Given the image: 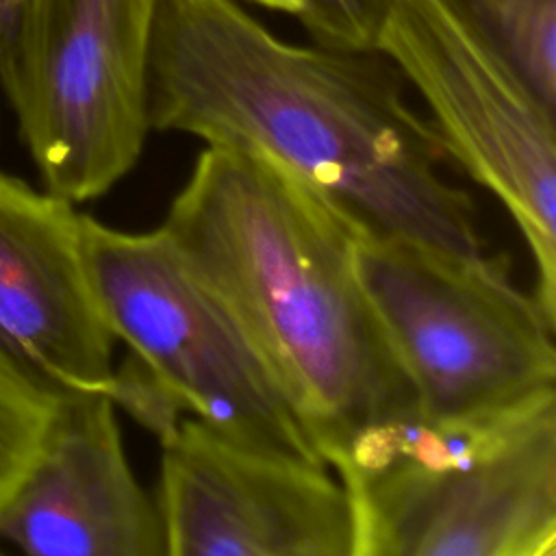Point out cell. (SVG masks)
Instances as JSON below:
<instances>
[{"mask_svg": "<svg viewBox=\"0 0 556 556\" xmlns=\"http://www.w3.org/2000/svg\"><path fill=\"white\" fill-rule=\"evenodd\" d=\"M378 48L282 41L237 0H159L148 122L282 165L363 230L482 252L473 198Z\"/></svg>", "mask_w": 556, "mask_h": 556, "instance_id": "cell-1", "label": "cell"}, {"mask_svg": "<svg viewBox=\"0 0 556 556\" xmlns=\"http://www.w3.org/2000/svg\"><path fill=\"white\" fill-rule=\"evenodd\" d=\"M161 228L252 339L326 467L380 465L419 417L356 274L363 228L235 146L198 154Z\"/></svg>", "mask_w": 556, "mask_h": 556, "instance_id": "cell-2", "label": "cell"}, {"mask_svg": "<svg viewBox=\"0 0 556 556\" xmlns=\"http://www.w3.org/2000/svg\"><path fill=\"white\" fill-rule=\"evenodd\" d=\"M354 265L421 421H489L556 395V319L508 254L361 230Z\"/></svg>", "mask_w": 556, "mask_h": 556, "instance_id": "cell-3", "label": "cell"}, {"mask_svg": "<svg viewBox=\"0 0 556 556\" xmlns=\"http://www.w3.org/2000/svg\"><path fill=\"white\" fill-rule=\"evenodd\" d=\"M341 482L354 556H556V395L489 421L419 419Z\"/></svg>", "mask_w": 556, "mask_h": 556, "instance_id": "cell-4", "label": "cell"}, {"mask_svg": "<svg viewBox=\"0 0 556 556\" xmlns=\"http://www.w3.org/2000/svg\"><path fill=\"white\" fill-rule=\"evenodd\" d=\"M83 254L115 341L182 413L258 452L326 465L278 378L167 232L83 213Z\"/></svg>", "mask_w": 556, "mask_h": 556, "instance_id": "cell-5", "label": "cell"}, {"mask_svg": "<svg viewBox=\"0 0 556 556\" xmlns=\"http://www.w3.org/2000/svg\"><path fill=\"white\" fill-rule=\"evenodd\" d=\"M159 0H28L0 87L46 191L89 202L139 161Z\"/></svg>", "mask_w": 556, "mask_h": 556, "instance_id": "cell-6", "label": "cell"}, {"mask_svg": "<svg viewBox=\"0 0 556 556\" xmlns=\"http://www.w3.org/2000/svg\"><path fill=\"white\" fill-rule=\"evenodd\" d=\"M378 50L428 104L447 159L510 213L532 256V295L556 319V111L447 0H393Z\"/></svg>", "mask_w": 556, "mask_h": 556, "instance_id": "cell-7", "label": "cell"}, {"mask_svg": "<svg viewBox=\"0 0 556 556\" xmlns=\"http://www.w3.org/2000/svg\"><path fill=\"white\" fill-rule=\"evenodd\" d=\"M159 441L167 556H354L352 504L326 465L258 452L191 415Z\"/></svg>", "mask_w": 556, "mask_h": 556, "instance_id": "cell-8", "label": "cell"}, {"mask_svg": "<svg viewBox=\"0 0 556 556\" xmlns=\"http://www.w3.org/2000/svg\"><path fill=\"white\" fill-rule=\"evenodd\" d=\"M0 549L167 556L156 500L128 463L109 393H61L33 465L0 506Z\"/></svg>", "mask_w": 556, "mask_h": 556, "instance_id": "cell-9", "label": "cell"}, {"mask_svg": "<svg viewBox=\"0 0 556 556\" xmlns=\"http://www.w3.org/2000/svg\"><path fill=\"white\" fill-rule=\"evenodd\" d=\"M65 198L0 172V348L59 391L113 382V334L96 302Z\"/></svg>", "mask_w": 556, "mask_h": 556, "instance_id": "cell-10", "label": "cell"}, {"mask_svg": "<svg viewBox=\"0 0 556 556\" xmlns=\"http://www.w3.org/2000/svg\"><path fill=\"white\" fill-rule=\"evenodd\" d=\"M521 83L556 111V0H447Z\"/></svg>", "mask_w": 556, "mask_h": 556, "instance_id": "cell-11", "label": "cell"}, {"mask_svg": "<svg viewBox=\"0 0 556 556\" xmlns=\"http://www.w3.org/2000/svg\"><path fill=\"white\" fill-rule=\"evenodd\" d=\"M61 393L0 348V506L33 465Z\"/></svg>", "mask_w": 556, "mask_h": 556, "instance_id": "cell-12", "label": "cell"}, {"mask_svg": "<svg viewBox=\"0 0 556 556\" xmlns=\"http://www.w3.org/2000/svg\"><path fill=\"white\" fill-rule=\"evenodd\" d=\"M393 0H304L298 20L319 46L378 48Z\"/></svg>", "mask_w": 556, "mask_h": 556, "instance_id": "cell-13", "label": "cell"}, {"mask_svg": "<svg viewBox=\"0 0 556 556\" xmlns=\"http://www.w3.org/2000/svg\"><path fill=\"white\" fill-rule=\"evenodd\" d=\"M26 4L28 0H0V65L15 43Z\"/></svg>", "mask_w": 556, "mask_h": 556, "instance_id": "cell-14", "label": "cell"}, {"mask_svg": "<svg viewBox=\"0 0 556 556\" xmlns=\"http://www.w3.org/2000/svg\"><path fill=\"white\" fill-rule=\"evenodd\" d=\"M252 2H258V4L276 9V11H285V13H291V15H298L302 11V4H304V0H252Z\"/></svg>", "mask_w": 556, "mask_h": 556, "instance_id": "cell-15", "label": "cell"}]
</instances>
